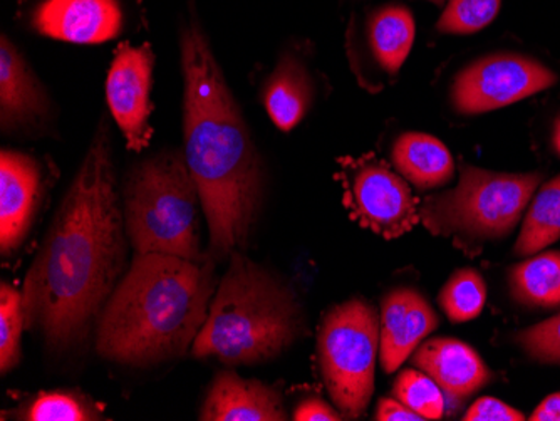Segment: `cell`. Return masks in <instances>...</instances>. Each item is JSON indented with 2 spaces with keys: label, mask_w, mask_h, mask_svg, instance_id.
<instances>
[{
  "label": "cell",
  "mask_w": 560,
  "mask_h": 421,
  "mask_svg": "<svg viewBox=\"0 0 560 421\" xmlns=\"http://www.w3.org/2000/svg\"><path fill=\"white\" fill-rule=\"evenodd\" d=\"M126 238L109 128L101 121L25 276V329L39 332L47 350H72L97 325L119 284Z\"/></svg>",
  "instance_id": "cell-1"
},
{
  "label": "cell",
  "mask_w": 560,
  "mask_h": 421,
  "mask_svg": "<svg viewBox=\"0 0 560 421\" xmlns=\"http://www.w3.org/2000/svg\"><path fill=\"white\" fill-rule=\"evenodd\" d=\"M184 155L209 224L207 257L244 249L262 206L264 169L247 122L197 19L182 27Z\"/></svg>",
  "instance_id": "cell-2"
},
{
  "label": "cell",
  "mask_w": 560,
  "mask_h": 421,
  "mask_svg": "<svg viewBox=\"0 0 560 421\" xmlns=\"http://www.w3.org/2000/svg\"><path fill=\"white\" fill-rule=\"evenodd\" d=\"M215 264L137 254L97 319V353L128 366L184 356L209 317Z\"/></svg>",
  "instance_id": "cell-3"
},
{
  "label": "cell",
  "mask_w": 560,
  "mask_h": 421,
  "mask_svg": "<svg viewBox=\"0 0 560 421\" xmlns=\"http://www.w3.org/2000/svg\"><path fill=\"white\" fill-rule=\"evenodd\" d=\"M302 331L304 317L294 292L235 250L191 354L247 366L279 356Z\"/></svg>",
  "instance_id": "cell-4"
},
{
  "label": "cell",
  "mask_w": 560,
  "mask_h": 421,
  "mask_svg": "<svg viewBox=\"0 0 560 421\" xmlns=\"http://www.w3.org/2000/svg\"><path fill=\"white\" fill-rule=\"evenodd\" d=\"M200 210V194L182 152L148 156L126 178V237L137 254L209 259L201 250Z\"/></svg>",
  "instance_id": "cell-5"
},
{
  "label": "cell",
  "mask_w": 560,
  "mask_h": 421,
  "mask_svg": "<svg viewBox=\"0 0 560 421\" xmlns=\"http://www.w3.org/2000/svg\"><path fill=\"white\" fill-rule=\"evenodd\" d=\"M542 182L540 173H499L464 165L453 190L427 198L420 219L443 237L475 242L511 234Z\"/></svg>",
  "instance_id": "cell-6"
},
{
  "label": "cell",
  "mask_w": 560,
  "mask_h": 421,
  "mask_svg": "<svg viewBox=\"0 0 560 421\" xmlns=\"http://www.w3.org/2000/svg\"><path fill=\"white\" fill-rule=\"evenodd\" d=\"M380 344V313L363 297L332 307L320 323V373L330 400L345 418L354 420L366 413Z\"/></svg>",
  "instance_id": "cell-7"
},
{
  "label": "cell",
  "mask_w": 560,
  "mask_h": 421,
  "mask_svg": "<svg viewBox=\"0 0 560 421\" xmlns=\"http://www.w3.org/2000/svg\"><path fill=\"white\" fill-rule=\"evenodd\" d=\"M339 178L345 207L361 227L381 237L398 238L418 224L420 209L411 188L401 175L374 156L342 163Z\"/></svg>",
  "instance_id": "cell-8"
},
{
  "label": "cell",
  "mask_w": 560,
  "mask_h": 421,
  "mask_svg": "<svg viewBox=\"0 0 560 421\" xmlns=\"http://www.w3.org/2000/svg\"><path fill=\"white\" fill-rule=\"evenodd\" d=\"M556 72L528 56L502 52L471 62L456 74L452 103L462 115L495 112L557 83Z\"/></svg>",
  "instance_id": "cell-9"
},
{
  "label": "cell",
  "mask_w": 560,
  "mask_h": 421,
  "mask_svg": "<svg viewBox=\"0 0 560 421\" xmlns=\"http://www.w3.org/2000/svg\"><path fill=\"white\" fill-rule=\"evenodd\" d=\"M155 55L148 44H119L106 80V102L128 148L141 152L151 140L150 91Z\"/></svg>",
  "instance_id": "cell-10"
},
{
  "label": "cell",
  "mask_w": 560,
  "mask_h": 421,
  "mask_svg": "<svg viewBox=\"0 0 560 421\" xmlns=\"http://www.w3.org/2000/svg\"><path fill=\"white\" fill-rule=\"evenodd\" d=\"M119 0H40L31 26L40 36L72 44H101L121 34Z\"/></svg>",
  "instance_id": "cell-11"
},
{
  "label": "cell",
  "mask_w": 560,
  "mask_h": 421,
  "mask_svg": "<svg viewBox=\"0 0 560 421\" xmlns=\"http://www.w3.org/2000/svg\"><path fill=\"white\" fill-rule=\"evenodd\" d=\"M40 168L36 159L18 150L0 153V250L11 256L30 234L39 209Z\"/></svg>",
  "instance_id": "cell-12"
},
{
  "label": "cell",
  "mask_w": 560,
  "mask_h": 421,
  "mask_svg": "<svg viewBox=\"0 0 560 421\" xmlns=\"http://www.w3.org/2000/svg\"><path fill=\"white\" fill-rule=\"evenodd\" d=\"M439 328V316L420 292L393 289L381 301L380 360L386 373H395L430 332Z\"/></svg>",
  "instance_id": "cell-13"
},
{
  "label": "cell",
  "mask_w": 560,
  "mask_h": 421,
  "mask_svg": "<svg viewBox=\"0 0 560 421\" xmlns=\"http://www.w3.org/2000/svg\"><path fill=\"white\" fill-rule=\"evenodd\" d=\"M411 361L442 388L448 413H453V405L458 410L462 401L492 382V371L460 339H428L418 346Z\"/></svg>",
  "instance_id": "cell-14"
},
{
  "label": "cell",
  "mask_w": 560,
  "mask_h": 421,
  "mask_svg": "<svg viewBox=\"0 0 560 421\" xmlns=\"http://www.w3.org/2000/svg\"><path fill=\"white\" fill-rule=\"evenodd\" d=\"M198 420L284 421V398L279 389L259 379H245L232 371H220L210 385Z\"/></svg>",
  "instance_id": "cell-15"
},
{
  "label": "cell",
  "mask_w": 560,
  "mask_h": 421,
  "mask_svg": "<svg viewBox=\"0 0 560 421\" xmlns=\"http://www.w3.org/2000/svg\"><path fill=\"white\" fill-rule=\"evenodd\" d=\"M49 97L15 44H0V122L2 130L34 127L49 115Z\"/></svg>",
  "instance_id": "cell-16"
},
{
  "label": "cell",
  "mask_w": 560,
  "mask_h": 421,
  "mask_svg": "<svg viewBox=\"0 0 560 421\" xmlns=\"http://www.w3.org/2000/svg\"><path fill=\"white\" fill-rule=\"evenodd\" d=\"M313 81L294 55H284L264 84L262 103L279 130L291 131L313 103Z\"/></svg>",
  "instance_id": "cell-17"
},
{
  "label": "cell",
  "mask_w": 560,
  "mask_h": 421,
  "mask_svg": "<svg viewBox=\"0 0 560 421\" xmlns=\"http://www.w3.org/2000/svg\"><path fill=\"white\" fill-rule=\"evenodd\" d=\"M392 160L399 175L420 190L443 187L455 172L448 148L427 133H405L396 138Z\"/></svg>",
  "instance_id": "cell-18"
},
{
  "label": "cell",
  "mask_w": 560,
  "mask_h": 421,
  "mask_svg": "<svg viewBox=\"0 0 560 421\" xmlns=\"http://www.w3.org/2000/svg\"><path fill=\"white\" fill-rule=\"evenodd\" d=\"M415 34L413 14L402 5H383L368 17V46L374 61L388 74H396L405 65L413 47Z\"/></svg>",
  "instance_id": "cell-19"
},
{
  "label": "cell",
  "mask_w": 560,
  "mask_h": 421,
  "mask_svg": "<svg viewBox=\"0 0 560 421\" xmlns=\"http://www.w3.org/2000/svg\"><path fill=\"white\" fill-rule=\"evenodd\" d=\"M511 292L528 307H560V253L534 256L512 267Z\"/></svg>",
  "instance_id": "cell-20"
},
{
  "label": "cell",
  "mask_w": 560,
  "mask_h": 421,
  "mask_svg": "<svg viewBox=\"0 0 560 421\" xmlns=\"http://www.w3.org/2000/svg\"><path fill=\"white\" fill-rule=\"evenodd\" d=\"M560 238V175L532 197L515 244L518 257H530Z\"/></svg>",
  "instance_id": "cell-21"
},
{
  "label": "cell",
  "mask_w": 560,
  "mask_h": 421,
  "mask_svg": "<svg viewBox=\"0 0 560 421\" xmlns=\"http://www.w3.org/2000/svg\"><path fill=\"white\" fill-rule=\"evenodd\" d=\"M487 301V285L475 269L456 270L443 285L439 303L452 323L460 325L480 316Z\"/></svg>",
  "instance_id": "cell-22"
},
{
  "label": "cell",
  "mask_w": 560,
  "mask_h": 421,
  "mask_svg": "<svg viewBox=\"0 0 560 421\" xmlns=\"http://www.w3.org/2000/svg\"><path fill=\"white\" fill-rule=\"evenodd\" d=\"M25 421L101 420V411L86 396L72 391H40L30 407L19 413Z\"/></svg>",
  "instance_id": "cell-23"
},
{
  "label": "cell",
  "mask_w": 560,
  "mask_h": 421,
  "mask_svg": "<svg viewBox=\"0 0 560 421\" xmlns=\"http://www.w3.org/2000/svg\"><path fill=\"white\" fill-rule=\"evenodd\" d=\"M393 396L423 420H440L445 413V395L424 371L413 367L401 371L393 385Z\"/></svg>",
  "instance_id": "cell-24"
},
{
  "label": "cell",
  "mask_w": 560,
  "mask_h": 421,
  "mask_svg": "<svg viewBox=\"0 0 560 421\" xmlns=\"http://www.w3.org/2000/svg\"><path fill=\"white\" fill-rule=\"evenodd\" d=\"M25 329L22 292L14 285H0V371L2 375L21 361V338Z\"/></svg>",
  "instance_id": "cell-25"
},
{
  "label": "cell",
  "mask_w": 560,
  "mask_h": 421,
  "mask_svg": "<svg viewBox=\"0 0 560 421\" xmlns=\"http://www.w3.org/2000/svg\"><path fill=\"white\" fill-rule=\"evenodd\" d=\"M502 0H448L436 30L442 34L480 33L495 21Z\"/></svg>",
  "instance_id": "cell-26"
},
{
  "label": "cell",
  "mask_w": 560,
  "mask_h": 421,
  "mask_svg": "<svg viewBox=\"0 0 560 421\" xmlns=\"http://www.w3.org/2000/svg\"><path fill=\"white\" fill-rule=\"evenodd\" d=\"M525 353L540 363L560 364V313L517 335Z\"/></svg>",
  "instance_id": "cell-27"
},
{
  "label": "cell",
  "mask_w": 560,
  "mask_h": 421,
  "mask_svg": "<svg viewBox=\"0 0 560 421\" xmlns=\"http://www.w3.org/2000/svg\"><path fill=\"white\" fill-rule=\"evenodd\" d=\"M465 421H524L525 417L515 408L497 398H480L475 401L464 417Z\"/></svg>",
  "instance_id": "cell-28"
},
{
  "label": "cell",
  "mask_w": 560,
  "mask_h": 421,
  "mask_svg": "<svg viewBox=\"0 0 560 421\" xmlns=\"http://www.w3.org/2000/svg\"><path fill=\"white\" fill-rule=\"evenodd\" d=\"M295 421H341L345 414L320 398H307L294 410Z\"/></svg>",
  "instance_id": "cell-29"
},
{
  "label": "cell",
  "mask_w": 560,
  "mask_h": 421,
  "mask_svg": "<svg viewBox=\"0 0 560 421\" xmlns=\"http://www.w3.org/2000/svg\"><path fill=\"white\" fill-rule=\"evenodd\" d=\"M374 420L377 421H423L420 414L415 413L411 408L406 407L399 400L393 398H381L377 401L376 414Z\"/></svg>",
  "instance_id": "cell-30"
},
{
  "label": "cell",
  "mask_w": 560,
  "mask_h": 421,
  "mask_svg": "<svg viewBox=\"0 0 560 421\" xmlns=\"http://www.w3.org/2000/svg\"><path fill=\"white\" fill-rule=\"evenodd\" d=\"M528 420L560 421V393L547 396L546 400L534 410Z\"/></svg>",
  "instance_id": "cell-31"
},
{
  "label": "cell",
  "mask_w": 560,
  "mask_h": 421,
  "mask_svg": "<svg viewBox=\"0 0 560 421\" xmlns=\"http://www.w3.org/2000/svg\"><path fill=\"white\" fill-rule=\"evenodd\" d=\"M552 143L557 155L560 156V116L557 118L556 125H553Z\"/></svg>",
  "instance_id": "cell-32"
},
{
  "label": "cell",
  "mask_w": 560,
  "mask_h": 421,
  "mask_svg": "<svg viewBox=\"0 0 560 421\" xmlns=\"http://www.w3.org/2000/svg\"><path fill=\"white\" fill-rule=\"evenodd\" d=\"M430 2H433V4L442 5L445 0H430Z\"/></svg>",
  "instance_id": "cell-33"
}]
</instances>
